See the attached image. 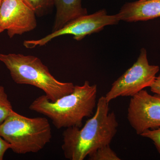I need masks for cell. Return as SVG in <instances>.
<instances>
[{
  "label": "cell",
  "instance_id": "obj_1",
  "mask_svg": "<svg viewBox=\"0 0 160 160\" xmlns=\"http://www.w3.org/2000/svg\"><path fill=\"white\" fill-rule=\"evenodd\" d=\"M105 96L98 100L96 111L83 127L66 128L62 149L65 158L83 160L97 149L109 145L118 131V123L113 112H109Z\"/></svg>",
  "mask_w": 160,
  "mask_h": 160
},
{
  "label": "cell",
  "instance_id": "obj_2",
  "mask_svg": "<svg viewBox=\"0 0 160 160\" xmlns=\"http://www.w3.org/2000/svg\"><path fill=\"white\" fill-rule=\"evenodd\" d=\"M98 88L86 81L82 86H75L69 94L52 102L45 95L35 99L29 106L31 111L44 115L58 129L81 128L84 118L90 117L97 106Z\"/></svg>",
  "mask_w": 160,
  "mask_h": 160
},
{
  "label": "cell",
  "instance_id": "obj_3",
  "mask_svg": "<svg viewBox=\"0 0 160 160\" xmlns=\"http://www.w3.org/2000/svg\"><path fill=\"white\" fill-rule=\"evenodd\" d=\"M0 61L9 70L12 79L20 85H30L42 90L52 102L71 93L74 85L63 82L51 74L37 57L22 54H0Z\"/></svg>",
  "mask_w": 160,
  "mask_h": 160
},
{
  "label": "cell",
  "instance_id": "obj_4",
  "mask_svg": "<svg viewBox=\"0 0 160 160\" xmlns=\"http://www.w3.org/2000/svg\"><path fill=\"white\" fill-rule=\"evenodd\" d=\"M0 135L18 154L36 153L50 142L51 127L45 117L27 118L12 110L0 125Z\"/></svg>",
  "mask_w": 160,
  "mask_h": 160
},
{
  "label": "cell",
  "instance_id": "obj_5",
  "mask_svg": "<svg viewBox=\"0 0 160 160\" xmlns=\"http://www.w3.org/2000/svg\"><path fill=\"white\" fill-rule=\"evenodd\" d=\"M158 66L149 65L146 49L141 51L137 61L112 85L106 93L107 102L119 97H132L146 87H150L159 71Z\"/></svg>",
  "mask_w": 160,
  "mask_h": 160
},
{
  "label": "cell",
  "instance_id": "obj_6",
  "mask_svg": "<svg viewBox=\"0 0 160 160\" xmlns=\"http://www.w3.org/2000/svg\"><path fill=\"white\" fill-rule=\"evenodd\" d=\"M120 20L118 14L107 15L104 9L90 15L86 14L75 19L57 31L38 40H26L23 42L28 49H32L46 45L55 38L72 35L77 41H81L86 36L102 30L105 26L117 24Z\"/></svg>",
  "mask_w": 160,
  "mask_h": 160
},
{
  "label": "cell",
  "instance_id": "obj_7",
  "mask_svg": "<svg viewBox=\"0 0 160 160\" xmlns=\"http://www.w3.org/2000/svg\"><path fill=\"white\" fill-rule=\"evenodd\" d=\"M127 119L138 135L148 129L160 127V95L141 90L131 97Z\"/></svg>",
  "mask_w": 160,
  "mask_h": 160
},
{
  "label": "cell",
  "instance_id": "obj_8",
  "mask_svg": "<svg viewBox=\"0 0 160 160\" xmlns=\"http://www.w3.org/2000/svg\"><path fill=\"white\" fill-rule=\"evenodd\" d=\"M35 12L24 0H2L0 27L10 38L33 30L37 26Z\"/></svg>",
  "mask_w": 160,
  "mask_h": 160
},
{
  "label": "cell",
  "instance_id": "obj_9",
  "mask_svg": "<svg viewBox=\"0 0 160 160\" xmlns=\"http://www.w3.org/2000/svg\"><path fill=\"white\" fill-rule=\"evenodd\" d=\"M127 22L147 21L160 17V0H139L125 4L118 13Z\"/></svg>",
  "mask_w": 160,
  "mask_h": 160
},
{
  "label": "cell",
  "instance_id": "obj_10",
  "mask_svg": "<svg viewBox=\"0 0 160 160\" xmlns=\"http://www.w3.org/2000/svg\"><path fill=\"white\" fill-rule=\"evenodd\" d=\"M82 0H54L56 13L52 32L57 31L72 20L87 14Z\"/></svg>",
  "mask_w": 160,
  "mask_h": 160
},
{
  "label": "cell",
  "instance_id": "obj_11",
  "mask_svg": "<svg viewBox=\"0 0 160 160\" xmlns=\"http://www.w3.org/2000/svg\"><path fill=\"white\" fill-rule=\"evenodd\" d=\"M89 160H121L114 151L107 145L97 149L88 156Z\"/></svg>",
  "mask_w": 160,
  "mask_h": 160
},
{
  "label": "cell",
  "instance_id": "obj_12",
  "mask_svg": "<svg viewBox=\"0 0 160 160\" xmlns=\"http://www.w3.org/2000/svg\"><path fill=\"white\" fill-rule=\"evenodd\" d=\"M12 110H13L12 106L8 99L5 88L2 86H0V125L3 123Z\"/></svg>",
  "mask_w": 160,
  "mask_h": 160
},
{
  "label": "cell",
  "instance_id": "obj_13",
  "mask_svg": "<svg viewBox=\"0 0 160 160\" xmlns=\"http://www.w3.org/2000/svg\"><path fill=\"white\" fill-rule=\"evenodd\" d=\"M24 1L34 10L38 16L42 15L52 5H54V0H24Z\"/></svg>",
  "mask_w": 160,
  "mask_h": 160
},
{
  "label": "cell",
  "instance_id": "obj_14",
  "mask_svg": "<svg viewBox=\"0 0 160 160\" xmlns=\"http://www.w3.org/2000/svg\"><path fill=\"white\" fill-rule=\"evenodd\" d=\"M140 135L152 140L160 155V127L156 129H147Z\"/></svg>",
  "mask_w": 160,
  "mask_h": 160
},
{
  "label": "cell",
  "instance_id": "obj_15",
  "mask_svg": "<svg viewBox=\"0 0 160 160\" xmlns=\"http://www.w3.org/2000/svg\"><path fill=\"white\" fill-rule=\"evenodd\" d=\"M10 149V145L0 135V160H3L6 152Z\"/></svg>",
  "mask_w": 160,
  "mask_h": 160
},
{
  "label": "cell",
  "instance_id": "obj_16",
  "mask_svg": "<svg viewBox=\"0 0 160 160\" xmlns=\"http://www.w3.org/2000/svg\"><path fill=\"white\" fill-rule=\"evenodd\" d=\"M150 88L152 92L160 95V74L158 77L156 78Z\"/></svg>",
  "mask_w": 160,
  "mask_h": 160
},
{
  "label": "cell",
  "instance_id": "obj_17",
  "mask_svg": "<svg viewBox=\"0 0 160 160\" xmlns=\"http://www.w3.org/2000/svg\"><path fill=\"white\" fill-rule=\"evenodd\" d=\"M2 0H0V8H1V4H2ZM3 30L2 29H1V27H0V34L2 33V32H3Z\"/></svg>",
  "mask_w": 160,
  "mask_h": 160
}]
</instances>
